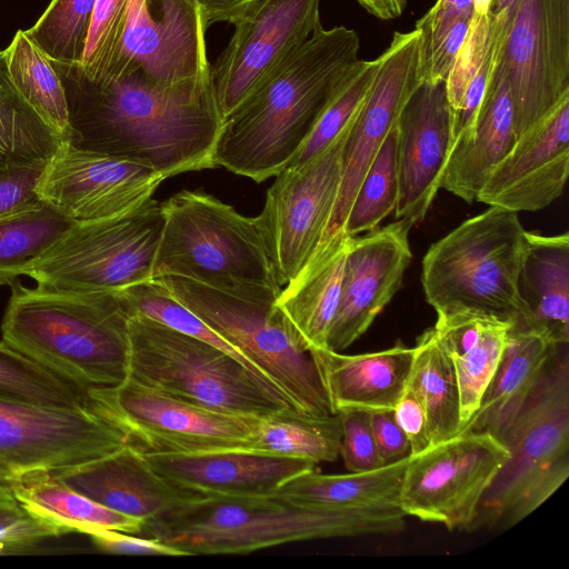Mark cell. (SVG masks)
Returning <instances> with one entry per match:
<instances>
[{
  "label": "cell",
  "mask_w": 569,
  "mask_h": 569,
  "mask_svg": "<svg viewBox=\"0 0 569 569\" xmlns=\"http://www.w3.org/2000/svg\"><path fill=\"white\" fill-rule=\"evenodd\" d=\"M20 507L60 535L110 529L142 533L146 522L113 511L77 492L51 470L27 471L6 486Z\"/></svg>",
  "instance_id": "cell-29"
},
{
  "label": "cell",
  "mask_w": 569,
  "mask_h": 569,
  "mask_svg": "<svg viewBox=\"0 0 569 569\" xmlns=\"http://www.w3.org/2000/svg\"><path fill=\"white\" fill-rule=\"evenodd\" d=\"M52 64L68 102V143L143 163L166 179L216 167L223 118L212 81L164 88L133 71L91 82L78 67Z\"/></svg>",
  "instance_id": "cell-1"
},
{
  "label": "cell",
  "mask_w": 569,
  "mask_h": 569,
  "mask_svg": "<svg viewBox=\"0 0 569 569\" xmlns=\"http://www.w3.org/2000/svg\"><path fill=\"white\" fill-rule=\"evenodd\" d=\"M337 413L341 420L340 456L345 468L349 472H361L386 466L375 440L371 412L348 409Z\"/></svg>",
  "instance_id": "cell-44"
},
{
  "label": "cell",
  "mask_w": 569,
  "mask_h": 569,
  "mask_svg": "<svg viewBox=\"0 0 569 569\" xmlns=\"http://www.w3.org/2000/svg\"><path fill=\"white\" fill-rule=\"evenodd\" d=\"M351 121L320 153L277 174L267 190L256 220L281 287L299 276L323 237L339 191Z\"/></svg>",
  "instance_id": "cell-14"
},
{
  "label": "cell",
  "mask_w": 569,
  "mask_h": 569,
  "mask_svg": "<svg viewBox=\"0 0 569 569\" xmlns=\"http://www.w3.org/2000/svg\"><path fill=\"white\" fill-rule=\"evenodd\" d=\"M127 378L217 411L263 417L298 410L228 352L141 315L128 322Z\"/></svg>",
  "instance_id": "cell-8"
},
{
  "label": "cell",
  "mask_w": 569,
  "mask_h": 569,
  "mask_svg": "<svg viewBox=\"0 0 569 569\" xmlns=\"http://www.w3.org/2000/svg\"><path fill=\"white\" fill-rule=\"evenodd\" d=\"M359 48L353 29H317L223 119L214 166L256 182L284 170L357 71Z\"/></svg>",
  "instance_id": "cell-2"
},
{
  "label": "cell",
  "mask_w": 569,
  "mask_h": 569,
  "mask_svg": "<svg viewBox=\"0 0 569 569\" xmlns=\"http://www.w3.org/2000/svg\"><path fill=\"white\" fill-rule=\"evenodd\" d=\"M413 349L407 387L423 406L435 445L458 435L463 427L456 371L433 327L417 338Z\"/></svg>",
  "instance_id": "cell-32"
},
{
  "label": "cell",
  "mask_w": 569,
  "mask_h": 569,
  "mask_svg": "<svg viewBox=\"0 0 569 569\" xmlns=\"http://www.w3.org/2000/svg\"><path fill=\"white\" fill-rule=\"evenodd\" d=\"M12 84L0 51V169L47 163L62 144Z\"/></svg>",
  "instance_id": "cell-35"
},
{
  "label": "cell",
  "mask_w": 569,
  "mask_h": 569,
  "mask_svg": "<svg viewBox=\"0 0 569 569\" xmlns=\"http://www.w3.org/2000/svg\"><path fill=\"white\" fill-rule=\"evenodd\" d=\"M90 408L142 452L197 453L250 449L260 417L200 407L131 379L86 390Z\"/></svg>",
  "instance_id": "cell-11"
},
{
  "label": "cell",
  "mask_w": 569,
  "mask_h": 569,
  "mask_svg": "<svg viewBox=\"0 0 569 569\" xmlns=\"http://www.w3.org/2000/svg\"><path fill=\"white\" fill-rule=\"evenodd\" d=\"M401 508L331 510L274 498L208 497L144 525L156 538L184 556L243 555L290 542L395 535L406 528Z\"/></svg>",
  "instance_id": "cell-4"
},
{
  "label": "cell",
  "mask_w": 569,
  "mask_h": 569,
  "mask_svg": "<svg viewBox=\"0 0 569 569\" xmlns=\"http://www.w3.org/2000/svg\"><path fill=\"white\" fill-rule=\"evenodd\" d=\"M493 0H472L473 13L478 16H489Z\"/></svg>",
  "instance_id": "cell-56"
},
{
  "label": "cell",
  "mask_w": 569,
  "mask_h": 569,
  "mask_svg": "<svg viewBox=\"0 0 569 569\" xmlns=\"http://www.w3.org/2000/svg\"><path fill=\"white\" fill-rule=\"evenodd\" d=\"M160 206L153 278L178 276L220 289L281 287L256 217L202 191H179Z\"/></svg>",
  "instance_id": "cell-9"
},
{
  "label": "cell",
  "mask_w": 569,
  "mask_h": 569,
  "mask_svg": "<svg viewBox=\"0 0 569 569\" xmlns=\"http://www.w3.org/2000/svg\"><path fill=\"white\" fill-rule=\"evenodd\" d=\"M97 0H51L28 38L52 62L80 67Z\"/></svg>",
  "instance_id": "cell-38"
},
{
  "label": "cell",
  "mask_w": 569,
  "mask_h": 569,
  "mask_svg": "<svg viewBox=\"0 0 569 569\" xmlns=\"http://www.w3.org/2000/svg\"><path fill=\"white\" fill-rule=\"evenodd\" d=\"M46 163L0 169V216L39 201L37 182Z\"/></svg>",
  "instance_id": "cell-46"
},
{
  "label": "cell",
  "mask_w": 569,
  "mask_h": 569,
  "mask_svg": "<svg viewBox=\"0 0 569 569\" xmlns=\"http://www.w3.org/2000/svg\"><path fill=\"white\" fill-rule=\"evenodd\" d=\"M518 1L519 0H493L492 7L490 10V16L506 13L510 17H513Z\"/></svg>",
  "instance_id": "cell-54"
},
{
  "label": "cell",
  "mask_w": 569,
  "mask_h": 569,
  "mask_svg": "<svg viewBox=\"0 0 569 569\" xmlns=\"http://www.w3.org/2000/svg\"><path fill=\"white\" fill-rule=\"evenodd\" d=\"M378 67V59L360 64L328 109L289 166L303 163L326 149L349 124L365 99Z\"/></svg>",
  "instance_id": "cell-41"
},
{
  "label": "cell",
  "mask_w": 569,
  "mask_h": 569,
  "mask_svg": "<svg viewBox=\"0 0 569 569\" xmlns=\"http://www.w3.org/2000/svg\"><path fill=\"white\" fill-rule=\"evenodd\" d=\"M397 123L370 164L351 204L346 237L376 229L390 214L398 199Z\"/></svg>",
  "instance_id": "cell-39"
},
{
  "label": "cell",
  "mask_w": 569,
  "mask_h": 569,
  "mask_svg": "<svg viewBox=\"0 0 569 569\" xmlns=\"http://www.w3.org/2000/svg\"><path fill=\"white\" fill-rule=\"evenodd\" d=\"M472 0H437L432 8L416 22L421 40L446 32L461 17H472Z\"/></svg>",
  "instance_id": "cell-51"
},
{
  "label": "cell",
  "mask_w": 569,
  "mask_h": 569,
  "mask_svg": "<svg viewBox=\"0 0 569 569\" xmlns=\"http://www.w3.org/2000/svg\"><path fill=\"white\" fill-rule=\"evenodd\" d=\"M499 58L473 129L452 141L440 180V188L468 203L477 199L493 167L517 140L510 88Z\"/></svg>",
  "instance_id": "cell-26"
},
{
  "label": "cell",
  "mask_w": 569,
  "mask_h": 569,
  "mask_svg": "<svg viewBox=\"0 0 569 569\" xmlns=\"http://www.w3.org/2000/svg\"><path fill=\"white\" fill-rule=\"evenodd\" d=\"M198 0H130L117 57L101 82L140 71L172 88L212 81Z\"/></svg>",
  "instance_id": "cell-17"
},
{
  "label": "cell",
  "mask_w": 569,
  "mask_h": 569,
  "mask_svg": "<svg viewBox=\"0 0 569 569\" xmlns=\"http://www.w3.org/2000/svg\"><path fill=\"white\" fill-rule=\"evenodd\" d=\"M568 174L569 98L517 138L476 200L515 212L538 211L561 196Z\"/></svg>",
  "instance_id": "cell-22"
},
{
  "label": "cell",
  "mask_w": 569,
  "mask_h": 569,
  "mask_svg": "<svg viewBox=\"0 0 569 569\" xmlns=\"http://www.w3.org/2000/svg\"><path fill=\"white\" fill-rule=\"evenodd\" d=\"M0 397L44 406L89 407L86 390L0 342Z\"/></svg>",
  "instance_id": "cell-37"
},
{
  "label": "cell",
  "mask_w": 569,
  "mask_h": 569,
  "mask_svg": "<svg viewBox=\"0 0 569 569\" xmlns=\"http://www.w3.org/2000/svg\"><path fill=\"white\" fill-rule=\"evenodd\" d=\"M557 343L521 322L512 323L497 370L475 416L461 431L497 430L519 409L541 377Z\"/></svg>",
  "instance_id": "cell-28"
},
{
  "label": "cell",
  "mask_w": 569,
  "mask_h": 569,
  "mask_svg": "<svg viewBox=\"0 0 569 569\" xmlns=\"http://www.w3.org/2000/svg\"><path fill=\"white\" fill-rule=\"evenodd\" d=\"M511 325V322L486 316L477 341L461 353L450 357L459 388L463 427L477 412L482 396L497 370Z\"/></svg>",
  "instance_id": "cell-40"
},
{
  "label": "cell",
  "mask_w": 569,
  "mask_h": 569,
  "mask_svg": "<svg viewBox=\"0 0 569 569\" xmlns=\"http://www.w3.org/2000/svg\"><path fill=\"white\" fill-rule=\"evenodd\" d=\"M393 415L409 441L411 456L432 446L427 413L420 400L408 387L399 398Z\"/></svg>",
  "instance_id": "cell-48"
},
{
  "label": "cell",
  "mask_w": 569,
  "mask_h": 569,
  "mask_svg": "<svg viewBox=\"0 0 569 569\" xmlns=\"http://www.w3.org/2000/svg\"><path fill=\"white\" fill-rule=\"evenodd\" d=\"M164 179L143 163L62 142L46 163L36 192L64 217L82 222L140 208Z\"/></svg>",
  "instance_id": "cell-19"
},
{
  "label": "cell",
  "mask_w": 569,
  "mask_h": 569,
  "mask_svg": "<svg viewBox=\"0 0 569 569\" xmlns=\"http://www.w3.org/2000/svg\"><path fill=\"white\" fill-rule=\"evenodd\" d=\"M76 221L39 200L0 216V286H11Z\"/></svg>",
  "instance_id": "cell-36"
},
{
  "label": "cell",
  "mask_w": 569,
  "mask_h": 569,
  "mask_svg": "<svg viewBox=\"0 0 569 569\" xmlns=\"http://www.w3.org/2000/svg\"><path fill=\"white\" fill-rule=\"evenodd\" d=\"M518 289L526 322L557 345L569 342V233L526 231Z\"/></svg>",
  "instance_id": "cell-27"
},
{
  "label": "cell",
  "mask_w": 569,
  "mask_h": 569,
  "mask_svg": "<svg viewBox=\"0 0 569 569\" xmlns=\"http://www.w3.org/2000/svg\"><path fill=\"white\" fill-rule=\"evenodd\" d=\"M153 280L234 348L299 411L335 413L312 356L277 306L281 287L220 289L178 276Z\"/></svg>",
  "instance_id": "cell-6"
},
{
  "label": "cell",
  "mask_w": 569,
  "mask_h": 569,
  "mask_svg": "<svg viewBox=\"0 0 569 569\" xmlns=\"http://www.w3.org/2000/svg\"><path fill=\"white\" fill-rule=\"evenodd\" d=\"M52 472L77 492L146 523L208 498L160 476L143 453L129 443L106 456Z\"/></svg>",
  "instance_id": "cell-23"
},
{
  "label": "cell",
  "mask_w": 569,
  "mask_h": 569,
  "mask_svg": "<svg viewBox=\"0 0 569 569\" xmlns=\"http://www.w3.org/2000/svg\"><path fill=\"white\" fill-rule=\"evenodd\" d=\"M94 546L109 553L137 556H184L180 550L156 538L136 537L133 533L110 529L93 530L88 533Z\"/></svg>",
  "instance_id": "cell-47"
},
{
  "label": "cell",
  "mask_w": 569,
  "mask_h": 569,
  "mask_svg": "<svg viewBox=\"0 0 569 569\" xmlns=\"http://www.w3.org/2000/svg\"><path fill=\"white\" fill-rule=\"evenodd\" d=\"M371 16L381 20L399 18L406 8L407 0H357Z\"/></svg>",
  "instance_id": "cell-53"
},
{
  "label": "cell",
  "mask_w": 569,
  "mask_h": 569,
  "mask_svg": "<svg viewBox=\"0 0 569 569\" xmlns=\"http://www.w3.org/2000/svg\"><path fill=\"white\" fill-rule=\"evenodd\" d=\"M342 429L338 413L312 416L287 408L260 417L249 451L300 458L318 465L340 456Z\"/></svg>",
  "instance_id": "cell-33"
},
{
  "label": "cell",
  "mask_w": 569,
  "mask_h": 569,
  "mask_svg": "<svg viewBox=\"0 0 569 569\" xmlns=\"http://www.w3.org/2000/svg\"><path fill=\"white\" fill-rule=\"evenodd\" d=\"M346 243L347 240L322 263L302 271L278 296L277 306L308 352L327 349L328 333L340 299Z\"/></svg>",
  "instance_id": "cell-31"
},
{
  "label": "cell",
  "mask_w": 569,
  "mask_h": 569,
  "mask_svg": "<svg viewBox=\"0 0 569 569\" xmlns=\"http://www.w3.org/2000/svg\"><path fill=\"white\" fill-rule=\"evenodd\" d=\"M0 503H18L7 487L0 485Z\"/></svg>",
  "instance_id": "cell-57"
},
{
  "label": "cell",
  "mask_w": 569,
  "mask_h": 569,
  "mask_svg": "<svg viewBox=\"0 0 569 569\" xmlns=\"http://www.w3.org/2000/svg\"><path fill=\"white\" fill-rule=\"evenodd\" d=\"M370 420L375 440L385 465L411 456L409 441L397 423L393 410L371 412Z\"/></svg>",
  "instance_id": "cell-50"
},
{
  "label": "cell",
  "mask_w": 569,
  "mask_h": 569,
  "mask_svg": "<svg viewBox=\"0 0 569 569\" xmlns=\"http://www.w3.org/2000/svg\"><path fill=\"white\" fill-rule=\"evenodd\" d=\"M162 227L161 206L153 198L129 213L74 222L26 276L68 291H119L152 280Z\"/></svg>",
  "instance_id": "cell-10"
},
{
  "label": "cell",
  "mask_w": 569,
  "mask_h": 569,
  "mask_svg": "<svg viewBox=\"0 0 569 569\" xmlns=\"http://www.w3.org/2000/svg\"><path fill=\"white\" fill-rule=\"evenodd\" d=\"M499 62L518 138L569 98V0H519Z\"/></svg>",
  "instance_id": "cell-16"
},
{
  "label": "cell",
  "mask_w": 569,
  "mask_h": 569,
  "mask_svg": "<svg viewBox=\"0 0 569 569\" xmlns=\"http://www.w3.org/2000/svg\"><path fill=\"white\" fill-rule=\"evenodd\" d=\"M413 347L397 341L392 347L359 355L329 349L310 351L335 413L356 409L393 410L407 388Z\"/></svg>",
  "instance_id": "cell-25"
},
{
  "label": "cell",
  "mask_w": 569,
  "mask_h": 569,
  "mask_svg": "<svg viewBox=\"0 0 569 569\" xmlns=\"http://www.w3.org/2000/svg\"><path fill=\"white\" fill-rule=\"evenodd\" d=\"M142 453L170 482L208 497L232 499L270 498L287 481L317 467L307 459L244 450Z\"/></svg>",
  "instance_id": "cell-24"
},
{
  "label": "cell",
  "mask_w": 569,
  "mask_h": 569,
  "mask_svg": "<svg viewBox=\"0 0 569 569\" xmlns=\"http://www.w3.org/2000/svg\"><path fill=\"white\" fill-rule=\"evenodd\" d=\"M495 436L510 457L485 492L470 531L512 528L568 479V343L557 346L535 387Z\"/></svg>",
  "instance_id": "cell-5"
},
{
  "label": "cell",
  "mask_w": 569,
  "mask_h": 569,
  "mask_svg": "<svg viewBox=\"0 0 569 569\" xmlns=\"http://www.w3.org/2000/svg\"><path fill=\"white\" fill-rule=\"evenodd\" d=\"M9 78L36 113L63 142L71 138L68 102L63 83L52 62L18 30L4 49Z\"/></svg>",
  "instance_id": "cell-34"
},
{
  "label": "cell",
  "mask_w": 569,
  "mask_h": 569,
  "mask_svg": "<svg viewBox=\"0 0 569 569\" xmlns=\"http://www.w3.org/2000/svg\"><path fill=\"white\" fill-rule=\"evenodd\" d=\"M52 536L60 533L53 527L33 518L18 503H0V540L33 546Z\"/></svg>",
  "instance_id": "cell-49"
},
{
  "label": "cell",
  "mask_w": 569,
  "mask_h": 569,
  "mask_svg": "<svg viewBox=\"0 0 569 569\" xmlns=\"http://www.w3.org/2000/svg\"><path fill=\"white\" fill-rule=\"evenodd\" d=\"M472 17H461L442 34L421 42L423 81H446L467 37Z\"/></svg>",
  "instance_id": "cell-45"
},
{
  "label": "cell",
  "mask_w": 569,
  "mask_h": 569,
  "mask_svg": "<svg viewBox=\"0 0 569 569\" xmlns=\"http://www.w3.org/2000/svg\"><path fill=\"white\" fill-rule=\"evenodd\" d=\"M507 447L489 431L458 435L410 456L399 506L406 516L470 531L480 501L509 459Z\"/></svg>",
  "instance_id": "cell-13"
},
{
  "label": "cell",
  "mask_w": 569,
  "mask_h": 569,
  "mask_svg": "<svg viewBox=\"0 0 569 569\" xmlns=\"http://www.w3.org/2000/svg\"><path fill=\"white\" fill-rule=\"evenodd\" d=\"M411 224L397 219L365 236L348 237L340 299L327 349L342 352L358 340L391 301L412 259Z\"/></svg>",
  "instance_id": "cell-20"
},
{
  "label": "cell",
  "mask_w": 569,
  "mask_h": 569,
  "mask_svg": "<svg viewBox=\"0 0 569 569\" xmlns=\"http://www.w3.org/2000/svg\"><path fill=\"white\" fill-rule=\"evenodd\" d=\"M260 0H198L206 24H234L243 18Z\"/></svg>",
  "instance_id": "cell-52"
},
{
  "label": "cell",
  "mask_w": 569,
  "mask_h": 569,
  "mask_svg": "<svg viewBox=\"0 0 569 569\" xmlns=\"http://www.w3.org/2000/svg\"><path fill=\"white\" fill-rule=\"evenodd\" d=\"M130 0H97L82 62L81 74L101 82L113 63L124 31Z\"/></svg>",
  "instance_id": "cell-42"
},
{
  "label": "cell",
  "mask_w": 569,
  "mask_h": 569,
  "mask_svg": "<svg viewBox=\"0 0 569 569\" xmlns=\"http://www.w3.org/2000/svg\"><path fill=\"white\" fill-rule=\"evenodd\" d=\"M31 547H32V545H29V543L0 540V555H12V553L24 552L26 550L30 549Z\"/></svg>",
  "instance_id": "cell-55"
},
{
  "label": "cell",
  "mask_w": 569,
  "mask_h": 569,
  "mask_svg": "<svg viewBox=\"0 0 569 569\" xmlns=\"http://www.w3.org/2000/svg\"><path fill=\"white\" fill-rule=\"evenodd\" d=\"M526 231L518 212L489 207L432 243L421 283L437 316L468 311L526 322L518 289Z\"/></svg>",
  "instance_id": "cell-7"
},
{
  "label": "cell",
  "mask_w": 569,
  "mask_h": 569,
  "mask_svg": "<svg viewBox=\"0 0 569 569\" xmlns=\"http://www.w3.org/2000/svg\"><path fill=\"white\" fill-rule=\"evenodd\" d=\"M490 14L473 13L467 37L446 80L447 96L452 113L459 109L466 89L485 58L490 42Z\"/></svg>",
  "instance_id": "cell-43"
},
{
  "label": "cell",
  "mask_w": 569,
  "mask_h": 569,
  "mask_svg": "<svg viewBox=\"0 0 569 569\" xmlns=\"http://www.w3.org/2000/svg\"><path fill=\"white\" fill-rule=\"evenodd\" d=\"M127 437L89 407L0 397V485L31 470H57L111 453Z\"/></svg>",
  "instance_id": "cell-15"
},
{
  "label": "cell",
  "mask_w": 569,
  "mask_h": 569,
  "mask_svg": "<svg viewBox=\"0 0 569 569\" xmlns=\"http://www.w3.org/2000/svg\"><path fill=\"white\" fill-rule=\"evenodd\" d=\"M409 458L378 469L345 475H325L313 469L287 481L273 497L296 506L318 509L400 508L401 480Z\"/></svg>",
  "instance_id": "cell-30"
},
{
  "label": "cell",
  "mask_w": 569,
  "mask_h": 569,
  "mask_svg": "<svg viewBox=\"0 0 569 569\" xmlns=\"http://www.w3.org/2000/svg\"><path fill=\"white\" fill-rule=\"evenodd\" d=\"M398 199L396 218L421 222L440 188L453 140L446 81L422 82L397 121Z\"/></svg>",
  "instance_id": "cell-21"
},
{
  "label": "cell",
  "mask_w": 569,
  "mask_h": 569,
  "mask_svg": "<svg viewBox=\"0 0 569 569\" xmlns=\"http://www.w3.org/2000/svg\"><path fill=\"white\" fill-rule=\"evenodd\" d=\"M129 318L119 291L30 288L17 280L2 341L83 390L111 387L128 377Z\"/></svg>",
  "instance_id": "cell-3"
},
{
  "label": "cell",
  "mask_w": 569,
  "mask_h": 569,
  "mask_svg": "<svg viewBox=\"0 0 569 569\" xmlns=\"http://www.w3.org/2000/svg\"><path fill=\"white\" fill-rule=\"evenodd\" d=\"M211 66L222 118L256 92L322 24L320 0H260Z\"/></svg>",
  "instance_id": "cell-18"
},
{
  "label": "cell",
  "mask_w": 569,
  "mask_h": 569,
  "mask_svg": "<svg viewBox=\"0 0 569 569\" xmlns=\"http://www.w3.org/2000/svg\"><path fill=\"white\" fill-rule=\"evenodd\" d=\"M377 59V71L352 118L343 147L341 180L332 213L317 251L303 270L322 263L345 244L348 238L345 224L358 189L403 107L423 82L421 38L417 29L395 32Z\"/></svg>",
  "instance_id": "cell-12"
}]
</instances>
